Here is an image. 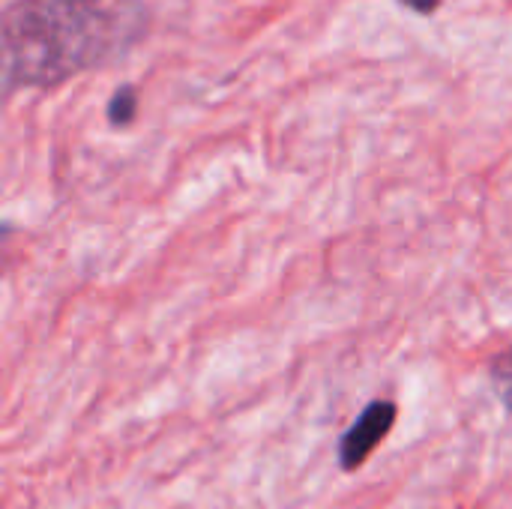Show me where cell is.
<instances>
[{"label": "cell", "instance_id": "1", "mask_svg": "<svg viewBox=\"0 0 512 509\" xmlns=\"http://www.w3.org/2000/svg\"><path fill=\"white\" fill-rule=\"evenodd\" d=\"M144 33V0H15L3 12L6 87H54L126 54Z\"/></svg>", "mask_w": 512, "mask_h": 509}, {"label": "cell", "instance_id": "5", "mask_svg": "<svg viewBox=\"0 0 512 509\" xmlns=\"http://www.w3.org/2000/svg\"><path fill=\"white\" fill-rule=\"evenodd\" d=\"M408 9H414V12H420V15H432L438 6H441V0H402Z\"/></svg>", "mask_w": 512, "mask_h": 509}, {"label": "cell", "instance_id": "2", "mask_svg": "<svg viewBox=\"0 0 512 509\" xmlns=\"http://www.w3.org/2000/svg\"><path fill=\"white\" fill-rule=\"evenodd\" d=\"M396 423V405L387 399H375L363 408V414L351 423V429L339 441V465L345 471H357L366 465L372 450L390 435Z\"/></svg>", "mask_w": 512, "mask_h": 509}, {"label": "cell", "instance_id": "3", "mask_svg": "<svg viewBox=\"0 0 512 509\" xmlns=\"http://www.w3.org/2000/svg\"><path fill=\"white\" fill-rule=\"evenodd\" d=\"M489 375H492V384H495L501 402L507 405V411L512 414V345L492 360Z\"/></svg>", "mask_w": 512, "mask_h": 509}, {"label": "cell", "instance_id": "4", "mask_svg": "<svg viewBox=\"0 0 512 509\" xmlns=\"http://www.w3.org/2000/svg\"><path fill=\"white\" fill-rule=\"evenodd\" d=\"M135 114H138V93H135V87H120L111 96V102H108V120L114 126H129L135 120Z\"/></svg>", "mask_w": 512, "mask_h": 509}]
</instances>
